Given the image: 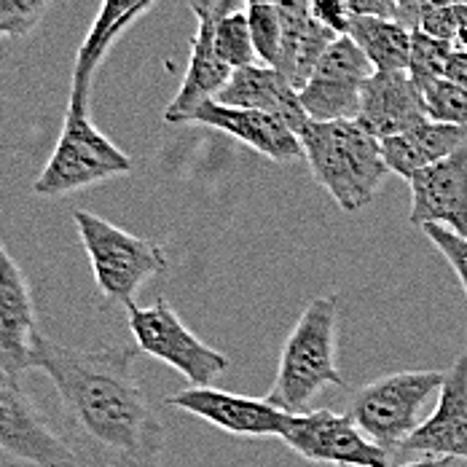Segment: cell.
I'll use <instances>...</instances> for the list:
<instances>
[{"instance_id": "cell-8", "label": "cell", "mask_w": 467, "mask_h": 467, "mask_svg": "<svg viewBox=\"0 0 467 467\" xmlns=\"http://www.w3.org/2000/svg\"><path fill=\"white\" fill-rule=\"evenodd\" d=\"M0 462L3 467H81L70 441L33 406L19 379L0 381Z\"/></svg>"}, {"instance_id": "cell-2", "label": "cell", "mask_w": 467, "mask_h": 467, "mask_svg": "<svg viewBox=\"0 0 467 467\" xmlns=\"http://www.w3.org/2000/svg\"><path fill=\"white\" fill-rule=\"evenodd\" d=\"M298 138L312 178L344 213H360L374 202L389 175L381 140L358 121H309Z\"/></svg>"}, {"instance_id": "cell-15", "label": "cell", "mask_w": 467, "mask_h": 467, "mask_svg": "<svg viewBox=\"0 0 467 467\" xmlns=\"http://www.w3.org/2000/svg\"><path fill=\"white\" fill-rule=\"evenodd\" d=\"M188 124H202V127L226 132L236 142L253 148L255 153L277 164H293L304 159L301 138L282 119L261 113V110H244V108H232L218 99H210L199 110H193Z\"/></svg>"}, {"instance_id": "cell-35", "label": "cell", "mask_w": 467, "mask_h": 467, "mask_svg": "<svg viewBox=\"0 0 467 467\" xmlns=\"http://www.w3.org/2000/svg\"><path fill=\"white\" fill-rule=\"evenodd\" d=\"M460 11V38H457V47L467 48V5H457Z\"/></svg>"}, {"instance_id": "cell-32", "label": "cell", "mask_w": 467, "mask_h": 467, "mask_svg": "<svg viewBox=\"0 0 467 467\" xmlns=\"http://www.w3.org/2000/svg\"><path fill=\"white\" fill-rule=\"evenodd\" d=\"M443 5H467V0H403L400 14H398V22H400L406 30L414 33L421 11H427V8H443Z\"/></svg>"}, {"instance_id": "cell-3", "label": "cell", "mask_w": 467, "mask_h": 467, "mask_svg": "<svg viewBox=\"0 0 467 467\" xmlns=\"http://www.w3.org/2000/svg\"><path fill=\"white\" fill-rule=\"evenodd\" d=\"M338 341V293L317 296L306 304L293 326L285 347L275 384L266 400L287 414H304L326 387H344L336 366Z\"/></svg>"}, {"instance_id": "cell-22", "label": "cell", "mask_w": 467, "mask_h": 467, "mask_svg": "<svg viewBox=\"0 0 467 467\" xmlns=\"http://www.w3.org/2000/svg\"><path fill=\"white\" fill-rule=\"evenodd\" d=\"M349 38L368 57L376 73L409 70L411 65V30L392 19L355 16Z\"/></svg>"}, {"instance_id": "cell-33", "label": "cell", "mask_w": 467, "mask_h": 467, "mask_svg": "<svg viewBox=\"0 0 467 467\" xmlns=\"http://www.w3.org/2000/svg\"><path fill=\"white\" fill-rule=\"evenodd\" d=\"M443 78L451 81V84H457V87H462V89H467V48L457 47L451 51V57H449V62H446Z\"/></svg>"}, {"instance_id": "cell-5", "label": "cell", "mask_w": 467, "mask_h": 467, "mask_svg": "<svg viewBox=\"0 0 467 467\" xmlns=\"http://www.w3.org/2000/svg\"><path fill=\"white\" fill-rule=\"evenodd\" d=\"M130 170H132V159L92 124L89 99L70 97L59 142L44 172L33 183V191L38 196L57 199L97 186L108 178L127 175Z\"/></svg>"}, {"instance_id": "cell-36", "label": "cell", "mask_w": 467, "mask_h": 467, "mask_svg": "<svg viewBox=\"0 0 467 467\" xmlns=\"http://www.w3.org/2000/svg\"><path fill=\"white\" fill-rule=\"evenodd\" d=\"M454 460H414V462H403L400 467H451Z\"/></svg>"}, {"instance_id": "cell-6", "label": "cell", "mask_w": 467, "mask_h": 467, "mask_svg": "<svg viewBox=\"0 0 467 467\" xmlns=\"http://www.w3.org/2000/svg\"><path fill=\"white\" fill-rule=\"evenodd\" d=\"M446 371H398L363 384L349 403V417L389 454L421 427V411L432 398H441Z\"/></svg>"}, {"instance_id": "cell-28", "label": "cell", "mask_w": 467, "mask_h": 467, "mask_svg": "<svg viewBox=\"0 0 467 467\" xmlns=\"http://www.w3.org/2000/svg\"><path fill=\"white\" fill-rule=\"evenodd\" d=\"M421 232L441 250V255L446 258V264L454 269V275L460 277V285H462L467 298V239L451 234L449 229H443V226H424Z\"/></svg>"}, {"instance_id": "cell-18", "label": "cell", "mask_w": 467, "mask_h": 467, "mask_svg": "<svg viewBox=\"0 0 467 467\" xmlns=\"http://www.w3.org/2000/svg\"><path fill=\"white\" fill-rule=\"evenodd\" d=\"M277 11L282 19V59L277 70L301 92L338 36L315 16L312 0H280Z\"/></svg>"}, {"instance_id": "cell-21", "label": "cell", "mask_w": 467, "mask_h": 467, "mask_svg": "<svg viewBox=\"0 0 467 467\" xmlns=\"http://www.w3.org/2000/svg\"><path fill=\"white\" fill-rule=\"evenodd\" d=\"M153 3L156 0H102L92 30L87 33L84 44L78 48V57H76L73 87H70L73 99H89V87H92L97 65Z\"/></svg>"}, {"instance_id": "cell-23", "label": "cell", "mask_w": 467, "mask_h": 467, "mask_svg": "<svg viewBox=\"0 0 467 467\" xmlns=\"http://www.w3.org/2000/svg\"><path fill=\"white\" fill-rule=\"evenodd\" d=\"M213 47L232 70L258 65L247 11L234 8V11H223V14L213 16Z\"/></svg>"}, {"instance_id": "cell-30", "label": "cell", "mask_w": 467, "mask_h": 467, "mask_svg": "<svg viewBox=\"0 0 467 467\" xmlns=\"http://www.w3.org/2000/svg\"><path fill=\"white\" fill-rule=\"evenodd\" d=\"M312 11H315V16L326 25L327 30L336 33L338 38L349 36L355 14H352L347 0H312Z\"/></svg>"}, {"instance_id": "cell-31", "label": "cell", "mask_w": 467, "mask_h": 467, "mask_svg": "<svg viewBox=\"0 0 467 467\" xmlns=\"http://www.w3.org/2000/svg\"><path fill=\"white\" fill-rule=\"evenodd\" d=\"M355 16H376V19H392L398 22L403 0H347Z\"/></svg>"}, {"instance_id": "cell-4", "label": "cell", "mask_w": 467, "mask_h": 467, "mask_svg": "<svg viewBox=\"0 0 467 467\" xmlns=\"http://www.w3.org/2000/svg\"><path fill=\"white\" fill-rule=\"evenodd\" d=\"M73 223L89 255L94 282L105 306H135L140 287L167 269L161 244L124 232L89 210H76Z\"/></svg>"}, {"instance_id": "cell-12", "label": "cell", "mask_w": 467, "mask_h": 467, "mask_svg": "<svg viewBox=\"0 0 467 467\" xmlns=\"http://www.w3.org/2000/svg\"><path fill=\"white\" fill-rule=\"evenodd\" d=\"M167 406L218 427L234 438H282L290 414L269 400L234 395L215 387H188L167 398Z\"/></svg>"}, {"instance_id": "cell-26", "label": "cell", "mask_w": 467, "mask_h": 467, "mask_svg": "<svg viewBox=\"0 0 467 467\" xmlns=\"http://www.w3.org/2000/svg\"><path fill=\"white\" fill-rule=\"evenodd\" d=\"M421 94H424L430 121L467 130V89L441 78V81L430 84L427 89H421Z\"/></svg>"}, {"instance_id": "cell-11", "label": "cell", "mask_w": 467, "mask_h": 467, "mask_svg": "<svg viewBox=\"0 0 467 467\" xmlns=\"http://www.w3.org/2000/svg\"><path fill=\"white\" fill-rule=\"evenodd\" d=\"M41 330L36 323V301L22 266L8 247H0V374L19 379L36 371Z\"/></svg>"}, {"instance_id": "cell-14", "label": "cell", "mask_w": 467, "mask_h": 467, "mask_svg": "<svg viewBox=\"0 0 467 467\" xmlns=\"http://www.w3.org/2000/svg\"><path fill=\"white\" fill-rule=\"evenodd\" d=\"M411 213L414 226H443L467 239V145L449 159L417 172L411 181Z\"/></svg>"}, {"instance_id": "cell-17", "label": "cell", "mask_w": 467, "mask_h": 467, "mask_svg": "<svg viewBox=\"0 0 467 467\" xmlns=\"http://www.w3.org/2000/svg\"><path fill=\"white\" fill-rule=\"evenodd\" d=\"M218 102L232 105V108H244V110H261L269 116L282 119L296 135L312 121L301 105L298 89L282 76L277 67L269 65H250L234 70L232 81L221 92Z\"/></svg>"}, {"instance_id": "cell-37", "label": "cell", "mask_w": 467, "mask_h": 467, "mask_svg": "<svg viewBox=\"0 0 467 467\" xmlns=\"http://www.w3.org/2000/svg\"><path fill=\"white\" fill-rule=\"evenodd\" d=\"M242 3H247V8H250V5H277L280 0H242Z\"/></svg>"}, {"instance_id": "cell-19", "label": "cell", "mask_w": 467, "mask_h": 467, "mask_svg": "<svg viewBox=\"0 0 467 467\" xmlns=\"http://www.w3.org/2000/svg\"><path fill=\"white\" fill-rule=\"evenodd\" d=\"M232 76L234 70L218 57V51L213 47V16H202L199 30L191 41V62H188L186 78L181 84V92L167 105L164 121L188 124L193 110L221 97L226 84L232 81Z\"/></svg>"}, {"instance_id": "cell-1", "label": "cell", "mask_w": 467, "mask_h": 467, "mask_svg": "<svg viewBox=\"0 0 467 467\" xmlns=\"http://www.w3.org/2000/svg\"><path fill=\"white\" fill-rule=\"evenodd\" d=\"M138 355L130 344L92 352L41 336L36 371L54 384L81 467H164L167 432L135 376Z\"/></svg>"}, {"instance_id": "cell-24", "label": "cell", "mask_w": 467, "mask_h": 467, "mask_svg": "<svg viewBox=\"0 0 467 467\" xmlns=\"http://www.w3.org/2000/svg\"><path fill=\"white\" fill-rule=\"evenodd\" d=\"M457 48V44L449 41H438L430 38L420 30L411 33V65H409V76L414 78V84L420 89H427L430 84L441 81L446 73V62L451 57V51Z\"/></svg>"}, {"instance_id": "cell-20", "label": "cell", "mask_w": 467, "mask_h": 467, "mask_svg": "<svg viewBox=\"0 0 467 467\" xmlns=\"http://www.w3.org/2000/svg\"><path fill=\"white\" fill-rule=\"evenodd\" d=\"M467 145V130L441 124V121H424L420 127L381 140V153L389 167V172L411 181L417 172L449 159L460 148Z\"/></svg>"}, {"instance_id": "cell-29", "label": "cell", "mask_w": 467, "mask_h": 467, "mask_svg": "<svg viewBox=\"0 0 467 467\" xmlns=\"http://www.w3.org/2000/svg\"><path fill=\"white\" fill-rule=\"evenodd\" d=\"M417 30L424 33V36H430V38L457 44V38H460V11H457V5H443V8L421 11Z\"/></svg>"}, {"instance_id": "cell-7", "label": "cell", "mask_w": 467, "mask_h": 467, "mask_svg": "<svg viewBox=\"0 0 467 467\" xmlns=\"http://www.w3.org/2000/svg\"><path fill=\"white\" fill-rule=\"evenodd\" d=\"M127 320L140 355L172 366L191 387H210L232 366L229 358L204 344L164 298L150 306H130Z\"/></svg>"}, {"instance_id": "cell-16", "label": "cell", "mask_w": 467, "mask_h": 467, "mask_svg": "<svg viewBox=\"0 0 467 467\" xmlns=\"http://www.w3.org/2000/svg\"><path fill=\"white\" fill-rule=\"evenodd\" d=\"M430 121L424 94L409 76V70L374 73L360 94L358 124L371 132L376 140L403 135Z\"/></svg>"}, {"instance_id": "cell-9", "label": "cell", "mask_w": 467, "mask_h": 467, "mask_svg": "<svg viewBox=\"0 0 467 467\" xmlns=\"http://www.w3.org/2000/svg\"><path fill=\"white\" fill-rule=\"evenodd\" d=\"M301 460L333 467H389L392 454L376 446L349 414L327 409L290 414L280 438Z\"/></svg>"}, {"instance_id": "cell-10", "label": "cell", "mask_w": 467, "mask_h": 467, "mask_svg": "<svg viewBox=\"0 0 467 467\" xmlns=\"http://www.w3.org/2000/svg\"><path fill=\"white\" fill-rule=\"evenodd\" d=\"M374 73V65L349 36L336 38L298 92L306 116L312 121H358L360 94Z\"/></svg>"}, {"instance_id": "cell-34", "label": "cell", "mask_w": 467, "mask_h": 467, "mask_svg": "<svg viewBox=\"0 0 467 467\" xmlns=\"http://www.w3.org/2000/svg\"><path fill=\"white\" fill-rule=\"evenodd\" d=\"M221 3H223V0H193V14H196L199 19H202V16H218V14H223Z\"/></svg>"}, {"instance_id": "cell-27", "label": "cell", "mask_w": 467, "mask_h": 467, "mask_svg": "<svg viewBox=\"0 0 467 467\" xmlns=\"http://www.w3.org/2000/svg\"><path fill=\"white\" fill-rule=\"evenodd\" d=\"M48 0H0V33L5 38L27 36L44 16Z\"/></svg>"}, {"instance_id": "cell-25", "label": "cell", "mask_w": 467, "mask_h": 467, "mask_svg": "<svg viewBox=\"0 0 467 467\" xmlns=\"http://www.w3.org/2000/svg\"><path fill=\"white\" fill-rule=\"evenodd\" d=\"M250 33L261 65L280 67L282 59V19L277 5H250L247 8Z\"/></svg>"}, {"instance_id": "cell-13", "label": "cell", "mask_w": 467, "mask_h": 467, "mask_svg": "<svg viewBox=\"0 0 467 467\" xmlns=\"http://www.w3.org/2000/svg\"><path fill=\"white\" fill-rule=\"evenodd\" d=\"M398 457L467 462V347L446 371V381L432 414L400 446Z\"/></svg>"}]
</instances>
